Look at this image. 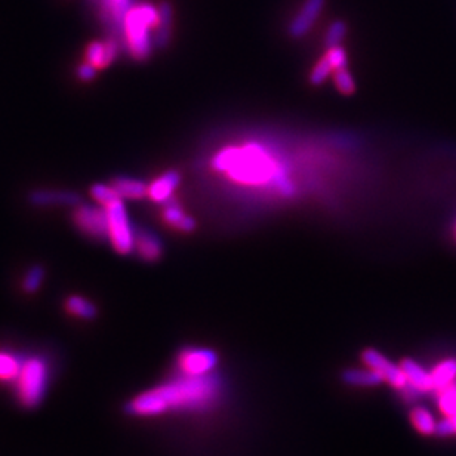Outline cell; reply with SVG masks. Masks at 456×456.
I'll list each match as a JSON object with an SVG mask.
<instances>
[{
    "instance_id": "cell-33",
    "label": "cell",
    "mask_w": 456,
    "mask_h": 456,
    "mask_svg": "<svg viewBox=\"0 0 456 456\" xmlns=\"http://www.w3.org/2000/svg\"><path fill=\"white\" fill-rule=\"evenodd\" d=\"M453 235H455V240H456V224H455V230H453Z\"/></svg>"
},
{
    "instance_id": "cell-15",
    "label": "cell",
    "mask_w": 456,
    "mask_h": 456,
    "mask_svg": "<svg viewBox=\"0 0 456 456\" xmlns=\"http://www.w3.org/2000/svg\"><path fill=\"white\" fill-rule=\"evenodd\" d=\"M163 219L166 224L183 233H192L196 228V221L184 212L180 203L174 197L164 203Z\"/></svg>"
},
{
    "instance_id": "cell-10",
    "label": "cell",
    "mask_w": 456,
    "mask_h": 456,
    "mask_svg": "<svg viewBox=\"0 0 456 456\" xmlns=\"http://www.w3.org/2000/svg\"><path fill=\"white\" fill-rule=\"evenodd\" d=\"M325 3L326 0H305L301 10H299L295 18L291 21V24H289V35L294 39L305 36L320 17Z\"/></svg>"
},
{
    "instance_id": "cell-28",
    "label": "cell",
    "mask_w": 456,
    "mask_h": 456,
    "mask_svg": "<svg viewBox=\"0 0 456 456\" xmlns=\"http://www.w3.org/2000/svg\"><path fill=\"white\" fill-rule=\"evenodd\" d=\"M333 71H335V70H333V67L330 65L329 60L326 57L320 58L319 62L314 65L313 71H311V74H310V82L313 85H316V86H319V85L323 83Z\"/></svg>"
},
{
    "instance_id": "cell-3",
    "label": "cell",
    "mask_w": 456,
    "mask_h": 456,
    "mask_svg": "<svg viewBox=\"0 0 456 456\" xmlns=\"http://www.w3.org/2000/svg\"><path fill=\"white\" fill-rule=\"evenodd\" d=\"M159 9L151 3H140L132 6L125 18L124 43L130 57L137 61L150 58L154 36L151 28L158 27Z\"/></svg>"
},
{
    "instance_id": "cell-29",
    "label": "cell",
    "mask_w": 456,
    "mask_h": 456,
    "mask_svg": "<svg viewBox=\"0 0 456 456\" xmlns=\"http://www.w3.org/2000/svg\"><path fill=\"white\" fill-rule=\"evenodd\" d=\"M325 57L329 60L330 65L333 67V70H339L347 67V53L341 47H332L328 48V52L325 53Z\"/></svg>"
},
{
    "instance_id": "cell-8",
    "label": "cell",
    "mask_w": 456,
    "mask_h": 456,
    "mask_svg": "<svg viewBox=\"0 0 456 456\" xmlns=\"http://www.w3.org/2000/svg\"><path fill=\"white\" fill-rule=\"evenodd\" d=\"M362 360L364 366L380 372L384 378V381L390 384L393 388H397V390H406L409 387L407 378L403 369L400 368V364L396 366L380 351H376L373 348H366L362 353Z\"/></svg>"
},
{
    "instance_id": "cell-12",
    "label": "cell",
    "mask_w": 456,
    "mask_h": 456,
    "mask_svg": "<svg viewBox=\"0 0 456 456\" xmlns=\"http://www.w3.org/2000/svg\"><path fill=\"white\" fill-rule=\"evenodd\" d=\"M135 252L138 257L147 262H155L163 255V243L158 235L146 228H137Z\"/></svg>"
},
{
    "instance_id": "cell-22",
    "label": "cell",
    "mask_w": 456,
    "mask_h": 456,
    "mask_svg": "<svg viewBox=\"0 0 456 456\" xmlns=\"http://www.w3.org/2000/svg\"><path fill=\"white\" fill-rule=\"evenodd\" d=\"M22 362L24 360L18 359L15 354L0 351V381H17L19 371L22 368Z\"/></svg>"
},
{
    "instance_id": "cell-7",
    "label": "cell",
    "mask_w": 456,
    "mask_h": 456,
    "mask_svg": "<svg viewBox=\"0 0 456 456\" xmlns=\"http://www.w3.org/2000/svg\"><path fill=\"white\" fill-rule=\"evenodd\" d=\"M218 364V354L209 348H185L178 355L181 373L203 376L212 372Z\"/></svg>"
},
{
    "instance_id": "cell-14",
    "label": "cell",
    "mask_w": 456,
    "mask_h": 456,
    "mask_svg": "<svg viewBox=\"0 0 456 456\" xmlns=\"http://www.w3.org/2000/svg\"><path fill=\"white\" fill-rule=\"evenodd\" d=\"M181 183V175L176 171H168L149 184V197L155 203H166L172 199L174 192Z\"/></svg>"
},
{
    "instance_id": "cell-32",
    "label": "cell",
    "mask_w": 456,
    "mask_h": 456,
    "mask_svg": "<svg viewBox=\"0 0 456 456\" xmlns=\"http://www.w3.org/2000/svg\"><path fill=\"white\" fill-rule=\"evenodd\" d=\"M110 2H115V3H120V2H128V0H110Z\"/></svg>"
},
{
    "instance_id": "cell-19",
    "label": "cell",
    "mask_w": 456,
    "mask_h": 456,
    "mask_svg": "<svg viewBox=\"0 0 456 456\" xmlns=\"http://www.w3.org/2000/svg\"><path fill=\"white\" fill-rule=\"evenodd\" d=\"M65 308L73 316L83 320H94L98 316V308L94 303L81 295H71L65 299Z\"/></svg>"
},
{
    "instance_id": "cell-30",
    "label": "cell",
    "mask_w": 456,
    "mask_h": 456,
    "mask_svg": "<svg viewBox=\"0 0 456 456\" xmlns=\"http://www.w3.org/2000/svg\"><path fill=\"white\" fill-rule=\"evenodd\" d=\"M436 434L441 437H450L456 434V415L446 416L441 422L437 424Z\"/></svg>"
},
{
    "instance_id": "cell-9",
    "label": "cell",
    "mask_w": 456,
    "mask_h": 456,
    "mask_svg": "<svg viewBox=\"0 0 456 456\" xmlns=\"http://www.w3.org/2000/svg\"><path fill=\"white\" fill-rule=\"evenodd\" d=\"M27 200L35 208H76L82 203V196L71 190H47V188H42V190H33Z\"/></svg>"
},
{
    "instance_id": "cell-26",
    "label": "cell",
    "mask_w": 456,
    "mask_h": 456,
    "mask_svg": "<svg viewBox=\"0 0 456 456\" xmlns=\"http://www.w3.org/2000/svg\"><path fill=\"white\" fill-rule=\"evenodd\" d=\"M333 82H335L338 91L344 95H351L355 91V82L347 67L333 71Z\"/></svg>"
},
{
    "instance_id": "cell-16",
    "label": "cell",
    "mask_w": 456,
    "mask_h": 456,
    "mask_svg": "<svg viewBox=\"0 0 456 456\" xmlns=\"http://www.w3.org/2000/svg\"><path fill=\"white\" fill-rule=\"evenodd\" d=\"M115 190L121 199H129V200H140L149 196V184L144 183L138 178H130V176H116L111 181Z\"/></svg>"
},
{
    "instance_id": "cell-20",
    "label": "cell",
    "mask_w": 456,
    "mask_h": 456,
    "mask_svg": "<svg viewBox=\"0 0 456 456\" xmlns=\"http://www.w3.org/2000/svg\"><path fill=\"white\" fill-rule=\"evenodd\" d=\"M431 376L434 382V391H441L452 385L456 378V359H448L439 363L431 372Z\"/></svg>"
},
{
    "instance_id": "cell-5",
    "label": "cell",
    "mask_w": 456,
    "mask_h": 456,
    "mask_svg": "<svg viewBox=\"0 0 456 456\" xmlns=\"http://www.w3.org/2000/svg\"><path fill=\"white\" fill-rule=\"evenodd\" d=\"M108 214V240L119 255H129L135 251L137 228H133L124 200L107 208Z\"/></svg>"
},
{
    "instance_id": "cell-11",
    "label": "cell",
    "mask_w": 456,
    "mask_h": 456,
    "mask_svg": "<svg viewBox=\"0 0 456 456\" xmlns=\"http://www.w3.org/2000/svg\"><path fill=\"white\" fill-rule=\"evenodd\" d=\"M121 43L117 39L108 37L105 42H91L86 47L85 57L86 61L95 65L96 69H105L110 64H113L119 57Z\"/></svg>"
},
{
    "instance_id": "cell-4",
    "label": "cell",
    "mask_w": 456,
    "mask_h": 456,
    "mask_svg": "<svg viewBox=\"0 0 456 456\" xmlns=\"http://www.w3.org/2000/svg\"><path fill=\"white\" fill-rule=\"evenodd\" d=\"M49 384V366L42 357H28L22 362V368L15 381L19 403L33 409L37 407L47 394Z\"/></svg>"
},
{
    "instance_id": "cell-24",
    "label": "cell",
    "mask_w": 456,
    "mask_h": 456,
    "mask_svg": "<svg viewBox=\"0 0 456 456\" xmlns=\"http://www.w3.org/2000/svg\"><path fill=\"white\" fill-rule=\"evenodd\" d=\"M44 269L40 264L31 265L27 270L24 279H22V289L26 294H36L44 280Z\"/></svg>"
},
{
    "instance_id": "cell-23",
    "label": "cell",
    "mask_w": 456,
    "mask_h": 456,
    "mask_svg": "<svg viewBox=\"0 0 456 456\" xmlns=\"http://www.w3.org/2000/svg\"><path fill=\"white\" fill-rule=\"evenodd\" d=\"M89 193H91L92 199L95 200V202L98 205H101L104 208H108L111 206L113 203L119 202V200H124L121 199L117 192L113 188V185L111 184H103V183H96L91 187V190H89Z\"/></svg>"
},
{
    "instance_id": "cell-1",
    "label": "cell",
    "mask_w": 456,
    "mask_h": 456,
    "mask_svg": "<svg viewBox=\"0 0 456 456\" xmlns=\"http://www.w3.org/2000/svg\"><path fill=\"white\" fill-rule=\"evenodd\" d=\"M221 391L219 380L214 375H184L174 381L158 385L133 397L125 406L132 416L151 418L168 412L205 410L212 406Z\"/></svg>"
},
{
    "instance_id": "cell-17",
    "label": "cell",
    "mask_w": 456,
    "mask_h": 456,
    "mask_svg": "<svg viewBox=\"0 0 456 456\" xmlns=\"http://www.w3.org/2000/svg\"><path fill=\"white\" fill-rule=\"evenodd\" d=\"M158 9H159V22L154 31V47L163 49L168 47L171 40L172 5L169 2H162Z\"/></svg>"
},
{
    "instance_id": "cell-25",
    "label": "cell",
    "mask_w": 456,
    "mask_h": 456,
    "mask_svg": "<svg viewBox=\"0 0 456 456\" xmlns=\"http://www.w3.org/2000/svg\"><path fill=\"white\" fill-rule=\"evenodd\" d=\"M346 35H347V24H346V22L341 21V19L333 21L332 24L329 26V28L326 31V36H325L326 48L339 47V43L344 40Z\"/></svg>"
},
{
    "instance_id": "cell-6",
    "label": "cell",
    "mask_w": 456,
    "mask_h": 456,
    "mask_svg": "<svg viewBox=\"0 0 456 456\" xmlns=\"http://www.w3.org/2000/svg\"><path fill=\"white\" fill-rule=\"evenodd\" d=\"M74 226L79 228L85 236L95 240L104 242L108 239V214L107 208L101 205L81 203L74 208L73 212Z\"/></svg>"
},
{
    "instance_id": "cell-27",
    "label": "cell",
    "mask_w": 456,
    "mask_h": 456,
    "mask_svg": "<svg viewBox=\"0 0 456 456\" xmlns=\"http://www.w3.org/2000/svg\"><path fill=\"white\" fill-rule=\"evenodd\" d=\"M439 405H440V409L444 414V416L456 415V388L449 385L448 388L441 390Z\"/></svg>"
},
{
    "instance_id": "cell-21",
    "label": "cell",
    "mask_w": 456,
    "mask_h": 456,
    "mask_svg": "<svg viewBox=\"0 0 456 456\" xmlns=\"http://www.w3.org/2000/svg\"><path fill=\"white\" fill-rule=\"evenodd\" d=\"M410 422H412V425L418 432H421V434L424 436L436 434L437 422L434 416L431 415L430 410H427L425 407H415L412 412H410Z\"/></svg>"
},
{
    "instance_id": "cell-18",
    "label": "cell",
    "mask_w": 456,
    "mask_h": 456,
    "mask_svg": "<svg viewBox=\"0 0 456 456\" xmlns=\"http://www.w3.org/2000/svg\"><path fill=\"white\" fill-rule=\"evenodd\" d=\"M342 381L354 387H375L385 382L380 372L366 366V369H348L342 373Z\"/></svg>"
},
{
    "instance_id": "cell-13",
    "label": "cell",
    "mask_w": 456,
    "mask_h": 456,
    "mask_svg": "<svg viewBox=\"0 0 456 456\" xmlns=\"http://www.w3.org/2000/svg\"><path fill=\"white\" fill-rule=\"evenodd\" d=\"M400 368L403 369L409 387L416 393H430L434 391V382H432V376L427 372L419 363L412 359H405L400 363Z\"/></svg>"
},
{
    "instance_id": "cell-2",
    "label": "cell",
    "mask_w": 456,
    "mask_h": 456,
    "mask_svg": "<svg viewBox=\"0 0 456 456\" xmlns=\"http://www.w3.org/2000/svg\"><path fill=\"white\" fill-rule=\"evenodd\" d=\"M214 164L217 169L227 171L236 181L249 184L267 183L276 174L271 159L257 146L227 149L217 155Z\"/></svg>"
},
{
    "instance_id": "cell-31",
    "label": "cell",
    "mask_w": 456,
    "mask_h": 456,
    "mask_svg": "<svg viewBox=\"0 0 456 456\" xmlns=\"http://www.w3.org/2000/svg\"><path fill=\"white\" fill-rule=\"evenodd\" d=\"M96 70L98 69L95 65H92L91 62L86 61V62H83V64H81L79 67H77L76 74L82 82H92L96 77Z\"/></svg>"
}]
</instances>
